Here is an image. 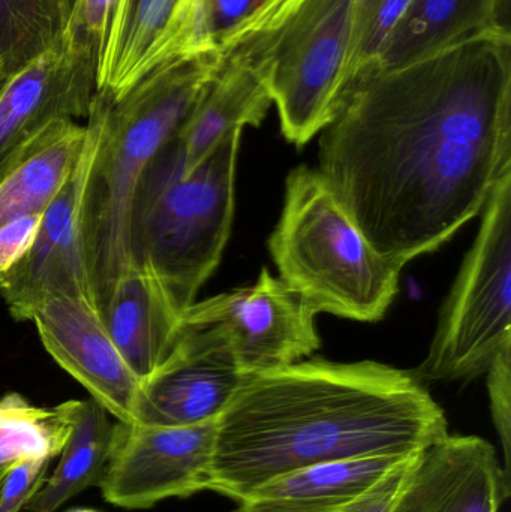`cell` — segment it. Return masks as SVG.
Here are the masks:
<instances>
[{
  "mask_svg": "<svg viewBox=\"0 0 511 512\" xmlns=\"http://www.w3.org/2000/svg\"><path fill=\"white\" fill-rule=\"evenodd\" d=\"M218 420L197 426L114 424L110 460L99 483L108 504L147 510L207 490Z\"/></svg>",
  "mask_w": 511,
  "mask_h": 512,
  "instance_id": "obj_10",
  "label": "cell"
},
{
  "mask_svg": "<svg viewBox=\"0 0 511 512\" xmlns=\"http://www.w3.org/2000/svg\"><path fill=\"white\" fill-rule=\"evenodd\" d=\"M12 75L9 74L8 71H6L5 66H3V63L0 62V96H2L3 90H5V87L8 86L9 78H11Z\"/></svg>",
  "mask_w": 511,
  "mask_h": 512,
  "instance_id": "obj_30",
  "label": "cell"
},
{
  "mask_svg": "<svg viewBox=\"0 0 511 512\" xmlns=\"http://www.w3.org/2000/svg\"><path fill=\"white\" fill-rule=\"evenodd\" d=\"M231 512H245V511H243V508L240 507V505H239V508H237V510H234V511H231Z\"/></svg>",
  "mask_w": 511,
  "mask_h": 512,
  "instance_id": "obj_33",
  "label": "cell"
},
{
  "mask_svg": "<svg viewBox=\"0 0 511 512\" xmlns=\"http://www.w3.org/2000/svg\"><path fill=\"white\" fill-rule=\"evenodd\" d=\"M116 3L117 0H74L65 32L93 45L101 59Z\"/></svg>",
  "mask_w": 511,
  "mask_h": 512,
  "instance_id": "obj_27",
  "label": "cell"
},
{
  "mask_svg": "<svg viewBox=\"0 0 511 512\" xmlns=\"http://www.w3.org/2000/svg\"><path fill=\"white\" fill-rule=\"evenodd\" d=\"M411 0H353L350 72L375 65Z\"/></svg>",
  "mask_w": 511,
  "mask_h": 512,
  "instance_id": "obj_24",
  "label": "cell"
},
{
  "mask_svg": "<svg viewBox=\"0 0 511 512\" xmlns=\"http://www.w3.org/2000/svg\"><path fill=\"white\" fill-rule=\"evenodd\" d=\"M491 30H509V0H411L378 68H398Z\"/></svg>",
  "mask_w": 511,
  "mask_h": 512,
  "instance_id": "obj_19",
  "label": "cell"
},
{
  "mask_svg": "<svg viewBox=\"0 0 511 512\" xmlns=\"http://www.w3.org/2000/svg\"><path fill=\"white\" fill-rule=\"evenodd\" d=\"M315 312L284 280L264 268L252 286L192 304L180 324L224 333L246 376L297 363L321 346Z\"/></svg>",
  "mask_w": 511,
  "mask_h": 512,
  "instance_id": "obj_9",
  "label": "cell"
},
{
  "mask_svg": "<svg viewBox=\"0 0 511 512\" xmlns=\"http://www.w3.org/2000/svg\"><path fill=\"white\" fill-rule=\"evenodd\" d=\"M101 315L111 339L141 382L164 363L176 342L180 316L137 264L120 274Z\"/></svg>",
  "mask_w": 511,
  "mask_h": 512,
  "instance_id": "obj_17",
  "label": "cell"
},
{
  "mask_svg": "<svg viewBox=\"0 0 511 512\" xmlns=\"http://www.w3.org/2000/svg\"><path fill=\"white\" fill-rule=\"evenodd\" d=\"M68 512H98V511L89 510V508H78V510H71V511H68Z\"/></svg>",
  "mask_w": 511,
  "mask_h": 512,
  "instance_id": "obj_32",
  "label": "cell"
},
{
  "mask_svg": "<svg viewBox=\"0 0 511 512\" xmlns=\"http://www.w3.org/2000/svg\"><path fill=\"white\" fill-rule=\"evenodd\" d=\"M206 50L203 0H117L96 92L119 101L164 63Z\"/></svg>",
  "mask_w": 511,
  "mask_h": 512,
  "instance_id": "obj_14",
  "label": "cell"
},
{
  "mask_svg": "<svg viewBox=\"0 0 511 512\" xmlns=\"http://www.w3.org/2000/svg\"><path fill=\"white\" fill-rule=\"evenodd\" d=\"M222 63L219 51H198L159 66L119 101L98 92L101 134L84 191L81 222L99 312L120 274L135 264L131 228L141 180L191 116Z\"/></svg>",
  "mask_w": 511,
  "mask_h": 512,
  "instance_id": "obj_3",
  "label": "cell"
},
{
  "mask_svg": "<svg viewBox=\"0 0 511 512\" xmlns=\"http://www.w3.org/2000/svg\"><path fill=\"white\" fill-rule=\"evenodd\" d=\"M486 373L492 420L503 448V468L511 478V343L495 355Z\"/></svg>",
  "mask_w": 511,
  "mask_h": 512,
  "instance_id": "obj_25",
  "label": "cell"
},
{
  "mask_svg": "<svg viewBox=\"0 0 511 512\" xmlns=\"http://www.w3.org/2000/svg\"><path fill=\"white\" fill-rule=\"evenodd\" d=\"M318 147V173L378 254L404 268L437 251L511 173V33L362 69Z\"/></svg>",
  "mask_w": 511,
  "mask_h": 512,
  "instance_id": "obj_1",
  "label": "cell"
},
{
  "mask_svg": "<svg viewBox=\"0 0 511 512\" xmlns=\"http://www.w3.org/2000/svg\"><path fill=\"white\" fill-rule=\"evenodd\" d=\"M101 123L102 98L95 92L80 159L59 194L42 213L35 242L27 254L0 277V295L17 321H30L33 310L51 295H84L95 303L81 218Z\"/></svg>",
  "mask_w": 511,
  "mask_h": 512,
  "instance_id": "obj_8",
  "label": "cell"
},
{
  "mask_svg": "<svg viewBox=\"0 0 511 512\" xmlns=\"http://www.w3.org/2000/svg\"><path fill=\"white\" fill-rule=\"evenodd\" d=\"M48 354L120 423L135 421L141 379L108 333L96 304L84 295L45 298L30 316Z\"/></svg>",
  "mask_w": 511,
  "mask_h": 512,
  "instance_id": "obj_13",
  "label": "cell"
},
{
  "mask_svg": "<svg viewBox=\"0 0 511 512\" xmlns=\"http://www.w3.org/2000/svg\"><path fill=\"white\" fill-rule=\"evenodd\" d=\"M269 249L281 280L317 313L377 322L398 294L402 268L369 245L305 165L288 174Z\"/></svg>",
  "mask_w": 511,
  "mask_h": 512,
  "instance_id": "obj_5",
  "label": "cell"
},
{
  "mask_svg": "<svg viewBox=\"0 0 511 512\" xmlns=\"http://www.w3.org/2000/svg\"><path fill=\"white\" fill-rule=\"evenodd\" d=\"M9 466H3V468H0V489H2L3 478H5V474L6 471H8Z\"/></svg>",
  "mask_w": 511,
  "mask_h": 512,
  "instance_id": "obj_31",
  "label": "cell"
},
{
  "mask_svg": "<svg viewBox=\"0 0 511 512\" xmlns=\"http://www.w3.org/2000/svg\"><path fill=\"white\" fill-rule=\"evenodd\" d=\"M74 0H0V62L9 74L62 38Z\"/></svg>",
  "mask_w": 511,
  "mask_h": 512,
  "instance_id": "obj_23",
  "label": "cell"
},
{
  "mask_svg": "<svg viewBox=\"0 0 511 512\" xmlns=\"http://www.w3.org/2000/svg\"><path fill=\"white\" fill-rule=\"evenodd\" d=\"M71 423V433L60 453L59 465L29 502V512H56L89 487L99 486L113 444L114 424L110 414L89 400L60 403Z\"/></svg>",
  "mask_w": 511,
  "mask_h": 512,
  "instance_id": "obj_21",
  "label": "cell"
},
{
  "mask_svg": "<svg viewBox=\"0 0 511 512\" xmlns=\"http://www.w3.org/2000/svg\"><path fill=\"white\" fill-rule=\"evenodd\" d=\"M42 215L11 219L0 227V277L8 273L35 242Z\"/></svg>",
  "mask_w": 511,
  "mask_h": 512,
  "instance_id": "obj_29",
  "label": "cell"
},
{
  "mask_svg": "<svg viewBox=\"0 0 511 512\" xmlns=\"http://www.w3.org/2000/svg\"><path fill=\"white\" fill-rule=\"evenodd\" d=\"M98 65L93 45L63 32L9 78L0 96V179L51 123L87 119Z\"/></svg>",
  "mask_w": 511,
  "mask_h": 512,
  "instance_id": "obj_11",
  "label": "cell"
},
{
  "mask_svg": "<svg viewBox=\"0 0 511 512\" xmlns=\"http://www.w3.org/2000/svg\"><path fill=\"white\" fill-rule=\"evenodd\" d=\"M351 35L353 0H303L272 32L227 56L251 63L278 110L282 134L303 147L332 122L353 81Z\"/></svg>",
  "mask_w": 511,
  "mask_h": 512,
  "instance_id": "obj_6",
  "label": "cell"
},
{
  "mask_svg": "<svg viewBox=\"0 0 511 512\" xmlns=\"http://www.w3.org/2000/svg\"><path fill=\"white\" fill-rule=\"evenodd\" d=\"M246 378L221 330L179 321L170 354L141 382L134 423L186 427L218 420Z\"/></svg>",
  "mask_w": 511,
  "mask_h": 512,
  "instance_id": "obj_12",
  "label": "cell"
},
{
  "mask_svg": "<svg viewBox=\"0 0 511 512\" xmlns=\"http://www.w3.org/2000/svg\"><path fill=\"white\" fill-rule=\"evenodd\" d=\"M51 460L20 459L12 463L0 489V512H21L47 480Z\"/></svg>",
  "mask_w": 511,
  "mask_h": 512,
  "instance_id": "obj_26",
  "label": "cell"
},
{
  "mask_svg": "<svg viewBox=\"0 0 511 512\" xmlns=\"http://www.w3.org/2000/svg\"><path fill=\"white\" fill-rule=\"evenodd\" d=\"M270 105L272 99L251 63L225 56L215 80L171 138L183 173H191L228 135L260 126Z\"/></svg>",
  "mask_w": 511,
  "mask_h": 512,
  "instance_id": "obj_16",
  "label": "cell"
},
{
  "mask_svg": "<svg viewBox=\"0 0 511 512\" xmlns=\"http://www.w3.org/2000/svg\"><path fill=\"white\" fill-rule=\"evenodd\" d=\"M240 135H228L188 174L168 141L138 188L132 256L179 316L195 303L230 239Z\"/></svg>",
  "mask_w": 511,
  "mask_h": 512,
  "instance_id": "obj_4",
  "label": "cell"
},
{
  "mask_svg": "<svg viewBox=\"0 0 511 512\" xmlns=\"http://www.w3.org/2000/svg\"><path fill=\"white\" fill-rule=\"evenodd\" d=\"M407 457L318 463L267 481L239 504L245 512H332L368 493Z\"/></svg>",
  "mask_w": 511,
  "mask_h": 512,
  "instance_id": "obj_18",
  "label": "cell"
},
{
  "mask_svg": "<svg viewBox=\"0 0 511 512\" xmlns=\"http://www.w3.org/2000/svg\"><path fill=\"white\" fill-rule=\"evenodd\" d=\"M511 343V173L482 212L479 234L441 310L420 382H468Z\"/></svg>",
  "mask_w": 511,
  "mask_h": 512,
  "instance_id": "obj_7",
  "label": "cell"
},
{
  "mask_svg": "<svg viewBox=\"0 0 511 512\" xmlns=\"http://www.w3.org/2000/svg\"><path fill=\"white\" fill-rule=\"evenodd\" d=\"M69 433L62 405H33L18 393L0 397V468L20 459H56Z\"/></svg>",
  "mask_w": 511,
  "mask_h": 512,
  "instance_id": "obj_22",
  "label": "cell"
},
{
  "mask_svg": "<svg viewBox=\"0 0 511 512\" xmlns=\"http://www.w3.org/2000/svg\"><path fill=\"white\" fill-rule=\"evenodd\" d=\"M447 435L443 408L413 372L314 358L245 379L218 418L207 490L240 502L297 469L410 456Z\"/></svg>",
  "mask_w": 511,
  "mask_h": 512,
  "instance_id": "obj_2",
  "label": "cell"
},
{
  "mask_svg": "<svg viewBox=\"0 0 511 512\" xmlns=\"http://www.w3.org/2000/svg\"><path fill=\"white\" fill-rule=\"evenodd\" d=\"M419 453L411 454L389 472L377 486L356 501L332 512H392L416 465Z\"/></svg>",
  "mask_w": 511,
  "mask_h": 512,
  "instance_id": "obj_28",
  "label": "cell"
},
{
  "mask_svg": "<svg viewBox=\"0 0 511 512\" xmlns=\"http://www.w3.org/2000/svg\"><path fill=\"white\" fill-rule=\"evenodd\" d=\"M510 495L494 445L449 433L420 451L392 512H500Z\"/></svg>",
  "mask_w": 511,
  "mask_h": 512,
  "instance_id": "obj_15",
  "label": "cell"
},
{
  "mask_svg": "<svg viewBox=\"0 0 511 512\" xmlns=\"http://www.w3.org/2000/svg\"><path fill=\"white\" fill-rule=\"evenodd\" d=\"M86 125L51 123L0 179V227L11 219L42 215L59 194L86 144Z\"/></svg>",
  "mask_w": 511,
  "mask_h": 512,
  "instance_id": "obj_20",
  "label": "cell"
}]
</instances>
